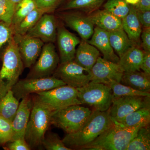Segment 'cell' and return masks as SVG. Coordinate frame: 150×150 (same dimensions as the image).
<instances>
[{"instance_id":"cell-1","label":"cell","mask_w":150,"mask_h":150,"mask_svg":"<svg viewBox=\"0 0 150 150\" xmlns=\"http://www.w3.org/2000/svg\"><path fill=\"white\" fill-rule=\"evenodd\" d=\"M113 124L107 111L95 110L80 129L75 133L67 134L62 141L70 149L81 148L93 142Z\"/></svg>"},{"instance_id":"cell-2","label":"cell","mask_w":150,"mask_h":150,"mask_svg":"<svg viewBox=\"0 0 150 150\" xmlns=\"http://www.w3.org/2000/svg\"><path fill=\"white\" fill-rule=\"evenodd\" d=\"M28 123L25 139L30 149L43 147L42 144L46 131L51 125V118L53 111L35 98Z\"/></svg>"},{"instance_id":"cell-3","label":"cell","mask_w":150,"mask_h":150,"mask_svg":"<svg viewBox=\"0 0 150 150\" xmlns=\"http://www.w3.org/2000/svg\"><path fill=\"white\" fill-rule=\"evenodd\" d=\"M23 69L18 47L13 37L3 55L2 66L0 70V100L18 81Z\"/></svg>"},{"instance_id":"cell-4","label":"cell","mask_w":150,"mask_h":150,"mask_svg":"<svg viewBox=\"0 0 150 150\" xmlns=\"http://www.w3.org/2000/svg\"><path fill=\"white\" fill-rule=\"evenodd\" d=\"M139 128L121 127L114 124L93 142L81 149L92 150H126Z\"/></svg>"},{"instance_id":"cell-5","label":"cell","mask_w":150,"mask_h":150,"mask_svg":"<svg viewBox=\"0 0 150 150\" xmlns=\"http://www.w3.org/2000/svg\"><path fill=\"white\" fill-rule=\"evenodd\" d=\"M81 105H70L53 111L51 125L62 129L67 134L76 132L83 126L93 111Z\"/></svg>"},{"instance_id":"cell-6","label":"cell","mask_w":150,"mask_h":150,"mask_svg":"<svg viewBox=\"0 0 150 150\" xmlns=\"http://www.w3.org/2000/svg\"><path fill=\"white\" fill-rule=\"evenodd\" d=\"M76 89L81 105L88 104L95 110L100 111H107L111 105L112 91L109 86L91 81Z\"/></svg>"},{"instance_id":"cell-7","label":"cell","mask_w":150,"mask_h":150,"mask_svg":"<svg viewBox=\"0 0 150 150\" xmlns=\"http://www.w3.org/2000/svg\"><path fill=\"white\" fill-rule=\"evenodd\" d=\"M35 94V98L53 111L70 105H81L78 98L77 89L68 85Z\"/></svg>"},{"instance_id":"cell-8","label":"cell","mask_w":150,"mask_h":150,"mask_svg":"<svg viewBox=\"0 0 150 150\" xmlns=\"http://www.w3.org/2000/svg\"><path fill=\"white\" fill-rule=\"evenodd\" d=\"M67 85L64 82L53 76L39 78H26L18 81L11 89L14 96L18 100L31 93L50 90Z\"/></svg>"},{"instance_id":"cell-9","label":"cell","mask_w":150,"mask_h":150,"mask_svg":"<svg viewBox=\"0 0 150 150\" xmlns=\"http://www.w3.org/2000/svg\"><path fill=\"white\" fill-rule=\"evenodd\" d=\"M53 76L76 88L83 86L91 80V70L82 67L74 61L60 64Z\"/></svg>"},{"instance_id":"cell-10","label":"cell","mask_w":150,"mask_h":150,"mask_svg":"<svg viewBox=\"0 0 150 150\" xmlns=\"http://www.w3.org/2000/svg\"><path fill=\"white\" fill-rule=\"evenodd\" d=\"M28 78H39L51 76L55 71L59 58L53 43L44 44L39 55Z\"/></svg>"},{"instance_id":"cell-11","label":"cell","mask_w":150,"mask_h":150,"mask_svg":"<svg viewBox=\"0 0 150 150\" xmlns=\"http://www.w3.org/2000/svg\"><path fill=\"white\" fill-rule=\"evenodd\" d=\"M149 97L126 96L112 98V103L107 110L112 120L123 118L135 110L150 107Z\"/></svg>"},{"instance_id":"cell-12","label":"cell","mask_w":150,"mask_h":150,"mask_svg":"<svg viewBox=\"0 0 150 150\" xmlns=\"http://www.w3.org/2000/svg\"><path fill=\"white\" fill-rule=\"evenodd\" d=\"M91 81L108 86L112 82L121 83L124 72L118 63L99 57L91 69Z\"/></svg>"},{"instance_id":"cell-13","label":"cell","mask_w":150,"mask_h":150,"mask_svg":"<svg viewBox=\"0 0 150 150\" xmlns=\"http://www.w3.org/2000/svg\"><path fill=\"white\" fill-rule=\"evenodd\" d=\"M13 38L18 47L24 67L30 68L36 62L44 42L39 38L26 35H16Z\"/></svg>"},{"instance_id":"cell-14","label":"cell","mask_w":150,"mask_h":150,"mask_svg":"<svg viewBox=\"0 0 150 150\" xmlns=\"http://www.w3.org/2000/svg\"><path fill=\"white\" fill-rule=\"evenodd\" d=\"M56 39L60 54V64L74 61L76 47L81 41L79 38L64 26H60L57 28Z\"/></svg>"},{"instance_id":"cell-15","label":"cell","mask_w":150,"mask_h":150,"mask_svg":"<svg viewBox=\"0 0 150 150\" xmlns=\"http://www.w3.org/2000/svg\"><path fill=\"white\" fill-rule=\"evenodd\" d=\"M57 30L55 16L45 13L25 35L39 38L44 43H54L56 40Z\"/></svg>"},{"instance_id":"cell-16","label":"cell","mask_w":150,"mask_h":150,"mask_svg":"<svg viewBox=\"0 0 150 150\" xmlns=\"http://www.w3.org/2000/svg\"><path fill=\"white\" fill-rule=\"evenodd\" d=\"M61 18L67 26L74 30L82 40L88 41L93 34L94 25L88 16L78 13H65Z\"/></svg>"},{"instance_id":"cell-17","label":"cell","mask_w":150,"mask_h":150,"mask_svg":"<svg viewBox=\"0 0 150 150\" xmlns=\"http://www.w3.org/2000/svg\"><path fill=\"white\" fill-rule=\"evenodd\" d=\"M33 103V99L30 95L21 99L16 114L12 122L13 136L11 141L17 139H25V129L29 121Z\"/></svg>"},{"instance_id":"cell-18","label":"cell","mask_w":150,"mask_h":150,"mask_svg":"<svg viewBox=\"0 0 150 150\" xmlns=\"http://www.w3.org/2000/svg\"><path fill=\"white\" fill-rule=\"evenodd\" d=\"M88 42L102 53L103 59L114 63H118L119 57L115 54L111 46L108 31L96 26Z\"/></svg>"},{"instance_id":"cell-19","label":"cell","mask_w":150,"mask_h":150,"mask_svg":"<svg viewBox=\"0 0 150 150\" xmlns=\"http://www.w3.org/2000/svg\"><path fill=\"white\" fill-rule=\"evenodd\" d=\"M88 16L94 25L108 32L123 28L121 19L105 9L96 10Z\"/></svg>"},{"instance_id":"cell-20","label":"cell","mask_w":150,"mask_h":150,"mask_svg":"<svg viewBox=\"0 0 150 150\" xmlns=\"http://www.w3.org/2000/svg\"><path fill=\"white\" fill-rule=\"evenodd\" d=\"M100 51L87 41L82 40L76 50L74 61L87 69H91L99 58Z\"/></svg>"},{"instance_id":"cell-21","label":"cell","mask_w":150,"mask_h":150,"mask_svg":"<svg viewBox=\"0 0 150 150\" xmlns=\"http://www.w3.org/2000/svg\"><path fill=\"white\" fill-rule=\"evenodd\" d=\"M122 28L134 45L140 46L142 28L134 6L130 5V11L126 17L121 19Z\"/></svg>"},{"instance_id":"cell-22","label":"cell","mask_w":150,"mask_h":150,"mask_svg":"<svg viewBox=\"0 0 150 150\" xmlns=\"http://www.w3.org/2000/svg\"><path fill=\"white\" fill-rule=\"evenodd\" d=\"M112 121L114 124L126 128H140L147 126L150 121V108H142L121 119Z\"/></svg>"},{"instance_id":"cell-23","label":"cell","mask_w":150,"mask_h":150,"mask_svg":"<svg viewBox=\"0 0 150 150\" xmlns=\"http://www.w3.org/2000/svg\"><path fill=\"white\" fill-rule=\"evenodd\" d=\"M144 54L140 46L134 45L119 58L118 64L124 72L139 71Z\"/></svg>"},{"instance_id":"cell-24","label":"cell","mask_w":150,"mask_h":150,"mask_svg":"<svg viewBox=\"0 0 150 150\" xmlns=\"http://www.w3.org/2000/svg\"><path fill=\"white\" fill-rule=\"evenodd\" d=\"M120 83L139 91L150 92V76L141 71L123 73Z\"/></svg>"},{"instance_id":"cell-25","label":"cell","mask_w":150,"mask_h":150,"mask_svg":"<svg viewBox=\"0 0 150 150\" xmlns=\"http://www.w3.org/2000/svg\"><path fill=\"white\" fill-rule=\"evenodd\" d=\"M108 32L111 46L119 58L134 46L123 28Z\"/></svg>"},{"instance_id":"cell-26","label":"cell","mask_w":150,"mask_h":150,"mask_svg":"<svg viewBox=\"0 0 150 150\" xmlns=\"http://www.w3.org/2000/svg\"><path fill=\"white\" fill-rule=\"evenodd\" d=\"M19 105L11 90L0 100V116L12 122Z\"/></svg>"},{"instance_id":"cell-27","label":"cell","mask_w":150,"mask_h":150,"mask_svg":"<svg viewBox=\"0 0 150 150\" xmlns=\"http://www.w3.org/2000/svg\"><path fill=\"white\" fill-rule=\"evenodd\" d=\"M44 11L36 8L24 18L18 24L13 27V32L15 35H24L33 27L43 14Z\"/></svg>"},{"instance_id":"cell-28","label":"cell","mask_w":150,"mask_h":150,"mask_svg":"<svg viewBox=\"0 0 150 150\" xmlns=\"http://www.w3.org/2000/svg\"><path fill=\"white\" fill-rule=\"evenodd\" d=\"M150 129L149 125L141 127L131 140L126 150H149Z\"/></svg>"},{"instance_id":"cell-29","label":"cell","mask_w":150,"mask_h":150,"mask_svg":"<svg viewBox=\"0 0 150 150\" xmlns=\"http://www.w3.org/2000/svg\"><path fill=\"white\" fill-rule=\"evenodd\" d=\"M106 0H70L63 8L64 10L77 9L90 13L98 9Z\"/></svg>"},{"instance_id":"cell-30","label":"cell","mask_w":150,"mask_h":150,"mask_svg":"<svg viewBox=\"0 0 150 150\" xmlns=\"http://www.w3.org/2000/svg\"><path fill=\"white\" fill-rule=\"evenodd\" d=\"M36 8L35 3L33 0H22L16 6L11 26L13 28L18 24Z\"/></svg>"},{"instance_id":"cell-31","label":"cell","mask_w":150,"mask_h":150,"mask_svg":"<svg viewBox=\"0 0 150 150\" xmlns=\"http://www.w3.org/2000/svg\"><path fill=\"white\" fill-rule=\"evenodd\" d=\"M103 8L121 19L126 17L130 11V5L125 0H107Z\"/></svg>"},{"instance_id":"cell-32","label":"cell","mask_w":150,"mask_h":150,"mask_svg":"<svg viewBox=\"0 0 150 150\" xmlns=\"http://www.w3.org/2000/svg\"><path fill=\"white\" fill-rule=\"evenodd\" d=\"M112 91V98H118L126 96H140L149 97V93L139 91L124 85L120 83L112 82L108 85Z\"/></svg>"},{"instance_id":"cell-33","label":"cell","mask_w":150,"mask_h":150,"mask_svg":"<svg viewBox=\"0 0 150 150\" xmlns=\"http://www.w3.org/2000/svg\"><path fill=\"white\" fill-rule=\"evenodd\" d=\"M42 146L47 150H72L66 146L58 134L53 133L45 135Z\"/></svg>"},{"instance_id":"cell-34","label":"cell","mask_w":150,"mask_h":150,"mask_svg":"<svg viewBox=\"0 0 150 150\" xmlns=\"http://www.w3.org/2000/svg\"><path fill=\"white\" fill-rule=\"evenodd\" d=\"M16 6L10 0H0V21L11 26Z\"/></svg>"},{"instance_id":"cell-35","label":"cell","mask_w":150,"mask_h":150,"mask_svg":"<svg viewBox=\"0 0 150 150\" xmlns=\"http://www.w3.org/2000/svg\"><path fill=\"white\" fill-rule=\"evenodd\" d=\"M13 136L12 122L0 116V145H5L11 142Z\"/></svg>"},{"instance_id":"cell-36","label":"cell","mask_w":150,"mask_h":150,"mask_svg":"<svg viewBox=\"0 0 150 150\" xmlns=\"http://www.w3.org/2000/svg\"><path fill=\"white\" fill-rule=\"evenodd\" d=\"M36 8L42 10L46 13H49L55 10L62 0H33Z\"/></svg>"},{"instance_id":"cell-37","label":"cell","mask_w":150,"mask_h":150,"mask_svg":"<svg viewBox=\"0 0 150 150\" xmlns=\"http://www.w3.org/2000/svg\"><path fill=\"white\" fill-rule=\"evenodd\" d=\"M13 30L11 26L0 21V48L12 38Z\"/></svg>"},{"instance_id":"cell-38","label":"cell","mask_w":150,"mask_h":150,"mask_svg":"<svg viewBox=\"0 0 150 150\" xmlns=\"http://www.w3.org/2000/svg\"><path fill=\"white\" fill-rule=\"evenodd\" d=\"M4 148L6 150H31L25 139H19L7 143Z\"/></svg>"},{"instance_id":"cell-39","label":"cell","mask_w":150,"mask_h":150,"mask_svg":"<svg viewBox=\"0 0 150 150\" xmlns=\"http://www.w3.org/2000/svg\"><path fill=\"white\" fill-rule=\"evenodd\" d=\"M140 38L143 51L150 53V27L144 28L142 29Z\"/></svg>"},{"instance_id":"cell-40","label":"cell","mask_w":150,"mask_h":150,"mask_svg":"<svg viewBox=\"0 0 150 150\" xmlns=\"http://www.w3.org/2000/svg\"><path fill=\"white\" fill-rule=\"evenodd\" d=\"M136 12L137 17L142 26L144 28L150 27V11H141L136 10Z\"/></svg>"},{"instance_id":"cell-41","label":"cell","mask_w":150,"mask_h":150,"mask_svg":"<svg viewBox=\"0 0 150 150\" xmlns=\"http://www.w3.org/2000/svg\"><path fill=\"white\" fill-rule=\"evenodd\" d=\"M140 69H142L145 74L150 76V53L144 52Z\"/></svg>"},{"instance_id":"cell-42","label":"cell","mask_w":150,"mask_h":150,"mask_svg":"<svg viewBox=\"0 0 150 150\" xmlns=\"http://www.w3.org/2000/svg\"><path fill=\"white\" fill-rule=\"evenodd\" d=\"M134 6L137 11H150V0H139L137 4Z\"/></svg>"},{"instance_id":"cell-43","label":"cell","mask_w":150,"mask_h":150,"mask_svg":"<svg viewBox=\"0 0 150 150\" xmlns=\"http://www.w3.org/2000/svg\"><path fill=\"white\" fill-rule=\"evenodd\" d=\"M125 1L129 5L134 6L137 4L139 0H125Z\"/></svg>"},{"instance_id":"cell-44","label":"cell","mask_w":150,"mask_h":150,"mask_svg":"<svg viewBox=\"0 0 150 150\" xmlns=\"http://www.w3.org/2000/svg\"><path fill=\"white\" fill-rule=\"evenodd\" d=\"M12 3H13L15 5H16L17 4L20 3L22 0H10Z\"/></svg>"}]
</instances>
